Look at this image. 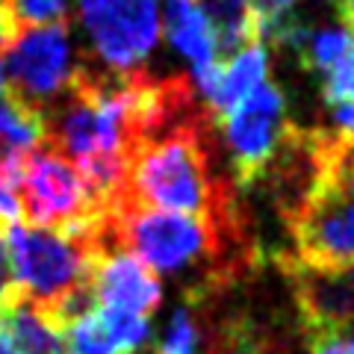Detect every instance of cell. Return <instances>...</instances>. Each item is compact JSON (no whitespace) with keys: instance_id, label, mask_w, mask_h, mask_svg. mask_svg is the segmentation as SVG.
Instances as JSON below:
<instances>
[{"instance_id":"603a6c76","label":"cell","mask_w":354,"mask_h":354,"mask_svg":"<svg viewBox=\"0 0 354 354\" xmlns=\"http://www.w3.org/2000/svg\"><path fill=\"white\" fill-rule=\"evenodd\" d=\"M348 274H351V281H354V266H351V269H348Z\"/></svg>"},{"instance_id":"8fae6325","label":"cell","mask_w":354,"mask_h":354,"mask_svg":"<svg viewBox=\"0 0 354 354\" xmlns=\"http://www.w3.org/2000/svg\"><path fill=\"white\" fill-rule=\"evenodd\" d=\"M207 354H290V348L260 319L239 313L207 330Z\"/></svg>"},{"instance_id":"30bf717a","label":"cell","mask_w":354,"mask_h":354,"mask_svg":"<svg viewBox=\"0 0 354 354\" xmlns=\"http://www.w3.org/2000/svg\"><path fill=\"white\" fill-rule=\"evenodd\" d=\"M165 39L180 57L192 62V68L218 62L216 36L198 0H165Z\"/></svg>"},{"instance_id":"7402d4cb","label":"cell","mask_w":354,"mask_h":354,"mask_svg":"<svg viewBox=\"0 0 354 354\" xmlns=\"http://www.w3.org/2000/svg\"><path fill=\"white\" fill-rule=\"evenodd\" d=\"M6 339V330H3V319H0V342Z\"/></svg>"},{"instance_id":"2e32d148","label":"cell","mask_w":354,"mask_h":354,"mask_svg":"<svg viewBox=\"0 0 354 354\" xmlns=\"http://www.w3.org/2000/svg\"><path fill=\"white\" fill-rule=\"evenodd\" d=\"M295 0H248V24L260 44L274 41L281 27L292 18Z\"/></svg>"},{"instance_id":"e0dca14e","label":"cell","mask_w":354,"mask_h":354,"mask_svg":"<svg viewBox=\"0 0 354 354\" xmlns=\"http://www.w3.org/2000/svg\"><path fill=\"white\" fill-rule=\"evenodd\" d=\"M18 30L68 21V0H6Z\"/></svg>"},{"instance_id":"3957f363","label":"cell","mask_w":354,"mask_h":354,"mask_svg":"<svg viewBox=\"0 0 354 354\" xmlns=\"http://www.w3.org/2000/svg\"><path fill=\"white\" fill-rule=\"evenodd\" d=\"M12 269L21 298L39 310H50L62 298L88 286L95 263L106 254L104 218L80 230H44L12 225L6 230Z\"/></svg>"},{"instance_id":"6da1fadb","label":"cell","mask_w":354,"mask_h":354,"mask_svg":"<svg viewBox=\"0 0 354 354\" xmlns=\"http://www.w3.org/2000/svg\"><path fill=\"white\" fill-rule=\"evenodd\" d=\"M213 118L207 106L160 136L142 142L130 160L124 201L195 216L221 227H242L245 213L230 177L216 174Z\"/></svg>"},{"instance_id":"ac0fdd59","label":"cell","mask_w":354,"mask_h":354,"mask_svg":"<svg viewBox=\"0 0 354 354\" xmlns=\"http://www.w3.org/2000/svg\"><path fill=\"white\" fill-rule=\"evenodd\" d=\"M319 80H322V101L328 104V109L339 104H354V50Z\"/></svg>"},{"instance_id":"277c9868","label":"cell","mask_w":354,"mask_h":354,"mask_svg":"<svg viewBox=\"0 0 354 354\" xmlns=\"http://www.w3.org/2000/svg\"><path fill=\"white\" fill-rule=\"evenodd\" d=\"M71 24L24 27L0 53L3 92L32 113L44 115L59 101L77 71L71 48Z\"/></svg>"},{"instance_id":"cb8c5ba5","label":"cell","mask_w":354,"mask_h":354,"mask_svg":"<svg viewBox=\"0 0 354 354\" xmlns=\"http://www.w3.org/2000/svg\"><path fill=\"white\" fill-rule=\"evenodd\" d=\"M0 6H9V3H6V0H0Z\"/></svg>"},{"instance_id":"7c38bea8","label":"cell","mask_w":354,"mask_h":354,"mask_svg":"<svg viewBox=\"0 0 354 354\" xmlns=\"http://www.w3.org/2000/svg\"><path fill=\"white\" fill-rule=\"evenodd\" d=\"M216 36V59L227 62L248 44H257L248 24V0H198Z\"/></svg>"},{"instance_id":"d6986e66","label":"cell","mask_w":354,"mask_h":354,"mask_svg":"<svg viewBox=\"0 0 354 354\" xmlns=\"http://www.w3.org/2000/svg\"><path fill=\"white\" fill-rule=\"evenodd\" d=\"M310 354H354V334L339 328H301Z\"/></svg>"},{"instance_id":"44dd1931","label":"cell","mask_w":354,"mask_h":354,"mask_svg":"<svg viewBox=\"0 0 354 354\" xmlns=\"http://www.w3.org/2000/svg\"><path fill=\"white\" fill-rule=\"evenodd\" d=\"M337 9H339V18L346 24V30L354 32V0H337Z\"/></svg>"},{"instance_id":"5bb4252c","label":"cell","mask_w":354,"mask_h":354,"mask_svg":"<svg viewBox=\"0 0 354 354\" xmlns=\"http://www.w3.org/2000/svg\"><path fill=\"white\" fill-rule=\"evenodd\" d=\"M97 316H101L115 354H136L148 346L151 339L148 319L133 316L127 310H115V307H97Z\"/></svg>"},{"instance_id":"ffe728a7","label":"cell","mask_w":354,"mask_h":354,"mask_svg":"<svg viewBox=\"0 0 354 354\" xmlns=\"http://www.w3.org/2000/svg\"><path fill=\"white\" fill-rule=\"evenodd\" d=\"M18 295L21 292H18V281H15V269H12V251H9L6 227L0 225V307L15 301Z\"/></svg>"},{"instance_id":"8992f818","label":"cell","mask_w":354,"mask_h":354,"mask_svg":"<svg viewBox=\"0 0 354 354\" xmlns=\"http://www.w3.org/2000/svg\"><path fill=\"white\" fill-rule=\"evenodd\" d=\"M18 204L27 227L62 230V234L88 227L104 218V213L88 198L80 171L50 145H41L30 153L18 186Z\"/></svg>"},{"instance_id":"52a82bcc","label":"cell","mask_w":354,"mask_h":354,"mask_svg":"<svg viewBox=\"0 0 354 354\" xmlns=\"http://www.w3.org/2000/svg\"><path fill=\"white\" fill-rule=\"evenodd\" d=\"M77 18L109 74L142 68L160 39L157 0H77Z\"/></svg>"},{"instance_id":"ba28073f","label":"cell","mask_w":354,"mask_h":354,"mask_svg":"<svg viewBox=\"0 0 354 354\" xmlns=\"http://www.w3.org/2000/svg\"><path fill=\"white\" fill-rule=\"evenodd\" d=\"M88 286H92L97 307L127 310V313L142 319L153 316L162 304V283L157 272L130 251L101 254V260L92 269V278H88Z\"/></svg>"},{"instance_id":"4fadbf2b","label":"cell","mask_w":354,"mask_h":354,"mask_svg":"<svg viewBox=\"0 0 354 354\" xmlns=\"http://www.w3.org/2000/svg\"><path fill=\"white\" fill-rule=\"evenodd\" d=\"M204 328L198 322V310L192 304H180L171 313L162 337L153 342L151 354H198L201 351Z\"/></svg>"},{"instance_id":"d4e9b609","label":"cell","mask_w":354,"mask_h":354,"mask_svg":"<svg viewBox=\"0 0 354 354\" xmlns=\"http://www.w3.org/2000/svg\"><path fill=\"white\" fill-rule=\"evenodd\" d=\"M334 3H337V0H334Z\"/></svg>"},{"instance_id":"9c48e42d","label":"cell","mask_w":354,"mask_h":354,"mask_svg":"<svg viewBox=\"0 0 354 354\" xmlns=\"http://www.w3.org/2000/svg\"><path fill=\"white\" fill-rule=\"evenodd\" d=\"M269 80V53L266 44H248L245 50H239L234 59L221 65V77L213 88V95L207 97V113L218 127L230 109H236L245 97L257 88L260 83Z\"/></svg>"},{"instance_id":"9a60e30c","label":"cell","mask_w":354,"mask_h":354,"mask_svg":"<svg viewBox=\"0 0 354 354\" xmlns=\"http://www.w3.org/2000/svg\"><path fill=\"white\" fill-rule=\"evenodd\" d=\"M59 334L65 342V354H115L101 316H97V307L71 319Z\"/></svg>"},{"instance_id":"7a4b0ae2","label":"cell","mask_w":354,"mask_h":354,"mask_svg":"<svg viewBox=\"0 0 354 354\" xmlns=\"http://www.w3.org/2000/svg\"><path fill=\"white\" fill-rule=\"evenodd\" d=\"M283 225L298 266L330 274L354 266V136L313 130V174Z\"/></svg>"},{"instance_id":"5b68a950","label":"cell","mask_w":354,"mask_h":354,"mask_svg":"<svg viewBox=\"0 0 354 354\" xmlns=\"http://www.w3.org/2000/svg\"><path fill=\"white\" fill-rule=\"evenodd\" d=\"M218 127L225 130L230 151V183L236 192H248L278 160L295 124L286 115V101L278 83L266 80L236 109H230Z\"/></svg>"}]
</instances>
